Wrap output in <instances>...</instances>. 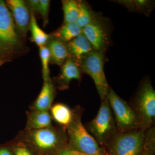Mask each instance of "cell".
Instances as JSON below:
<instances>
[{"mask_svg": "<svg viewBox=\"0 0 155 155\" xmlns=\"http://www.w3.org/2000/svg\"><path fill=\"white\" fill-rule=\"evenodd\" d=\"M16 137L34 155H56L68 145L66 128L58 125L38 130L23 129Z\"/></svg>", "mask_w": 155, "mask_h": 155, "instance_id": "1", "label": "cell"}, {"mask_svg": "<svg viewBox=\"0 0 155 155\" xmlns=\"http://www.w3.org/2000/svg\"><path fill=\"white\" fill-rule=\"evenodd\" d=\"M72 121L66 127L68 146L86 155H107L105 150L87 130L81 121L83 110L76 106Z\"/></svg>", "mask_w": 155, "mask_h": 155, "instance_id": "2", "label": "cell"}, {"mask_svg": "<svg viewBox=\"0 0 155 155\" xmlns=\"http://www.w3.org/2000/svg\"><path fill=\"white\" fill-rule=\"evenodd\" d=\"M16 28L6 2L0 0V59L10 61L9 58L25 52V46Z\"/></svg>", "mask_w": 155, "mask_h": 155, "instance_id": "3", "label": "cell"}, {"mask_svg": "<svg viewBox=\"0 0 155 155\" xmlns=\"http://www.w3.org/2000/svg\"><path fill=\"white\" fill-rule=\"evenodd\" d=\"M100 146L105 148L118 134L114 115L107 99L101 101L97 114L85 126Z\"/></svg>", "mask_w": 155, "mask_h": 155, "instance_id": "4", "label": "cell"}, {"mask_svg": "<svg viewBox=\"0 0 155 155\" xmlns=\"http://www.w3.org/2000/svg\"><path fill=\"white\" fill-rule=\"evenodd\" d=\"M129 104L137 116L140 129L146 131L154 126L155 91L150 80L142 81Z\"/></svg>", "mask_w": 155, "mask_h": 155, "instance_id": "5", "label": "cell"}, {"mask_svg": "<svg viewBox=\"0 0 155 155\" xmlns=\"http://www.w3.org/2000/svg\"><path fill=\"white\" fill-rule=\"evenodd\" d=\"M119 133L140 129L138 118L133 108L110 88L107 97Z\"/></svg>", "mask_w": 155, "mask_h": 155, "instance_id": "6", "label": "cell"}, {"mask_svg": "<svg viewBox=\"0 0 155 155\" xmlns=\"http://www.w3.org/2000/svg\"><path fill=\"white\" fill-rule=\"evenodd\" d=\"M104 53L93 51L84 57L79 67L82 72L91 77L101 101L107 97L110 89L104 72Z\"/></svg>", "mask_w": 155, "mask_h": 155, "instance_id": "7", "label": "cell"}, {"mask_svg": "<svg viewBox=\"0 0 155 155\" xmlns=\"http://www.w3.org/2000/svg\"><path fill=\"white\" fill-rule=\"evenodd\" d=\"M144 130L118 133L104 150L107 155H139L143 149Z\"/></svg>", "mask_w": 155, "mask_h": 155, "instance_id": "8", "label": "cell"}, {"mask_svg": "<svg viewBox=\"0 0 155 155\" xmlns=\"http://www.w3.org/2000/svg\"><path fill=\"white\" fill-rule=\"evenodd\" d=\"M82 34L94 50L104 53L109 43V30L104 19L99 17L82 28Z\"/></svg>", "mask_w": 155, "mask_h": 155, "instance_id": "9", "label": "cell"}, {"mask_svg": "<svg viewBox=\"0 0 155 155\" xmlns=\"http://www.w3.org/2000/svg\"><path fill=\"white\" fill-rule=\"evenodd\" d=\"M6 3L11 11L17 30L22 36H26L31 18L26 3L22 0H8Z\"/></svg>", "mask_w": 155, "mask_h": 155, "instance_id": "10", "label": "cell"}, {"mask_svg": "<svg viewBox=\"0 0 155 155\" xmlns=\"http://www.w3.org/2000/svg\"><path fill=\"white\" fill-rule=\"evenodd\" d=\"M81 77L80 67L71 58H68L61 66L60 74L55 78V86L60 90H65L69 88L71 81H80Z\"/></svg>", "mask_w": 155, "mask_h": 155, "instance_id": "11", "label": "cell"}, {"mask_svg": "<svg viewBox=\"0 0 155 155\" xmlns=\"http://www.w3.org/2000/svg\"><path fill=\"white\" fill-rule=\"evenodd\" d=\"M55 94V86L52 80L44 82L41 91L29 107L30 110L49 111Z\"/></svg>", "mask_w": 155, "mask_h": 155, "instance_id": "12", "label": "cell"}, {"mask_svg": "<svg viewBox=\"0 0 155 155\" xmlns=\"http://www.w3.org/2000/svg\"><path fill=\"white\" fill-rule=\"evenodd\" d=\"M70 58L75 61L79 67L84 57L94 51L83 34L78 35L66 44Z\"/></svg>", "mask_w": 155, "mask_h": 155, "instance_id": "13", "label": "cell"}, {"mask_svg": "<svg viewBox=\"0 0 155 155\" xmlns=\"http://www.w3.org/2000/svg\"><path fill=\"white\" fill-rule=\"evenodd\" d=\"M25 130H38L52 126V119L49 111L29 110L26 112Z\"/></svg>", "mask_w": 155, "mask_h": 155, "instance_id": "14", "label": "cell"}, {"mask_svg": "<svg viewBox=\"0 0 155 155\" xmlns=\"http://www.w3.org/2000/svg\"><path fill=\"white\" fill-rule=\"evenodd\" d=\"M49 51L50 62L59 66H62L65 61L70 58L66 44L54 38L52 35L46 45Z\"/></svg>", "mask_w": 155, "mask_h": 155, "instance_id": "15", "label": "cell"}, {"mask_svg": "<svg viewBox=\"0 0 155 155\" xmlns=\"http://www.w3.org/2000/svg\"><path fill=\"white\" fill-rule=\"evenodd\" d=\"M52 119L57 125L66 127L72 121L73 110L67 105L62 103H57L52 105L49 110Z\"/></svg>", "mask_w": 155, "mask_h": 155, "instance_id": "16", "label": "cell"}, {"mask_svg": "<svg viewBox=\"0 0 155 155\" xmlns=\"http://www.w3.org/2000/svg\"><path fill=\"white\" fill-rule=\"evenodd\" d=\"M82 33V28L75 22L64 24L52 35L58 40L67 44Z\"/></svg>", "mask_w": 155, "mask_h": 155, "instance_id": "17", "label": "cell"}, {"mask_svg": "<svg viewBox=\"0 0 155 155\" xmlns=\"http://www.w3.org/2000/svg\"><path fill=\"white\" fill-rule=\"evenodd\" d=\"M78 2L79 9L78 16L75 23L82 28L99 17L92 11L86 2L78 1Z\"/></svg>", "mask_w": 155, "mask_h": 155, "instance_id": "18", "label": "cell"}, {"mask_svg": "<svg viewBox=\"0 0 155 155\" xmlns=\"http://www.w3.org/2000/svg\"><path fill=\"white\" fill-rule=\"evenodd\" d=\"M29 29L31 35V40L35 43L39 48L46 46L50 38V35L47 34L40 28L38 25L35 14L31 15Z\"/></svg>", "mask_w": 155, "mask_h": 155, "instance_id": "19", "label": "cell"}, {"mask_svg": "<svg viewBox=\"0 0 155 155\" xmlns=\"http://www.w3.org/2000/svg\"><path fill=\"white\" fill-rule=\"evenodd\" d=\"M64 14V24L75 23L78 16V1L65 0L62 1Z\"/></svg>", "mask_w": 155, "mask_h": 155, "instance_id": "20", "label": "cell"}, {"mask_svg": "<svg viewBox=\"0 0 155 155\" xmlns=\"http://www.w3.org/2000/svg\"><path fill=\"white\" fill-rule=\"evenodd\" d=\"M118 3L125 6L129 11L147 14L153 7V3L150 1H119Z\"/></svg>", "mask_w": 155, "mask_h": 155, "instance_id": "21", "label": "cell"}, {"mask_svg": "<svg viewBox=\"0 0 155 155\" xmlns=\"http://www.w3.org/2000/svg\"><path fill=\"white\" fill-rule=\"evenodd\" d=\"M39 54L42 67V76L44 82L51 80L50 77L49 64L50 62L49 51L46 46L39 48Z\"/></svg>", "mask_w": 155, "mask_h": 155, "instance_id": "22", "label": "cell"}, {"mask_svg": "<svg viewBox=\"0 0 155 155\" xmlns=\"http://www.w3.org/2000/svg\"><path fill=\"white\" fill-rule=\"evenodd\" d=\"M8 144L14 155H34L25 143L16 136Z\"/></svg>", "mask_w": 155, "mask_h": 155, "instance_id": "23", "label": "cell"}, {"mask_svg": "<svg viewBox=\"0 0 155 155\" xmlns=\"http://www.w3.org/2000/svg\"><path fill=\"white\" fill-rule=\"evenodd\" d=\"M143 150L153 153L155 152V128L153 126L145 131Z\"/></svg>", "mask_w": 155, "mask_h": 155, "instance_id": "24", "label": "cell"}, {"mask_svg": "<svg viewBox=\"0 0 155 155\" xmlns=\"http://www.w3.org/2000/svg\"><path fill=\"white\" fill-rule=\"evenodd\" d=\"M50 4V1L48 0H39L38 13L41 15L44 27L46 26L48 22Z\"/></svg>", "mask_w": 155, "mask_h": 155, "instance_id": "25", "label": "cell"}, {"mask_svg": "<svg viewBox=\"0 0 155 155\" xmlns=\"http://www.w3.org/2000/svg\"><path fill=\"white\" fill-rule=\"evenodd\" d=\"M56 155H86L83 153L73 149L68 146L65 147L59 150Z\"/></svg>", "mask_w": 155, "mask_h": 155, "instance_id": "26", "label": "cell"}, {"mask_svg": "<svg viewBox=\"0 0 155 155\" xmlns=\"http://www.w3.org/2000/svg\"><path fill=\"white\" fill-rule=\"evenodd\" d=\"M29 11H31V14L38 13L39 0H30L27 2L26 4Z\"/></svg>", "mask_w": 155, "mask_h": 155, "instance_id": "27", "label": "cell"}, {"mask_svg": "<svg viewBox=\"0 0 155 155\" xmlns=\"http://www.w3.org/2000/svg\"><path fill=\"white\" fill-rule=\"evenodd\" d=\"M0 155H14L13 151L7 144L0 146Z\"/></svg>", "mask_w": 155, "mask_h": 155, "instance_id": "28", "label": "cell"}, {"mask_svg": "<svg viewBox=\"0 0 155 155\" xmlns=\"http://www.w3.org/2000/svg\"><path fill=\"white\" fill-rule=\"evenodd\" d=\"M139 155H155V154L142 150L141 152Z\"/></svg>", "mask_w": 155, "mask_h": 155, "instance_id": "29", "label": "cell"}, {"mask_svg": "<svg viewBox=\"0 0 155 155\" xmlns=\"http://www.w3.org/2000/svg\"><path fill=\"white\" fill-rule=\"evenodd\" d=\"M7 61H7V60H3V59H0V66H2V65H3L4 63H6Z\"/></svg>", "mask_w": 155, "mask_h": 155, "instance_id": "30", "label": "cell"}, {"mask_svg": "<svg viewBox=\"0 0 155 155\" xmlns=\"http://www.w3.org/2000/svg\"></svg>", "mask_w": 155, "mask_h": 155, "instance_id": "31", "label": "cell"}]
</instances>
